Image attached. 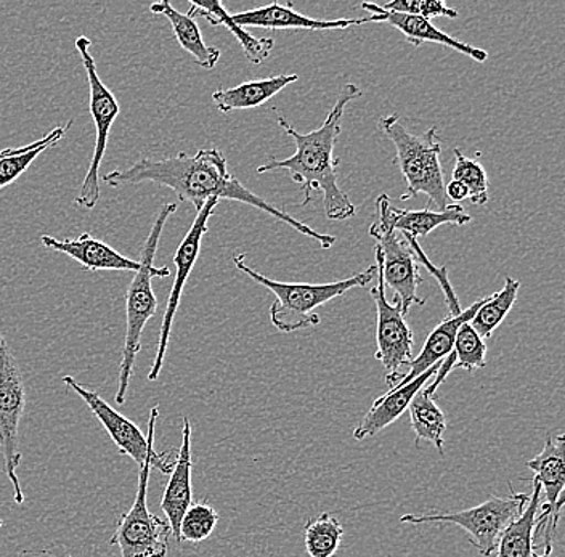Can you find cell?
Segmentation results:
<instances>
[{
  "label": "cell",
  "instance_id": "obj_32",
  "mask_svg": "<svg viewBox=\"0 0 565 557\" xmlns=\"http://www.w3.org/2000/svg\"><path fill=\"white\" fill-rule=\"evenodd\" d=\"M217 511L210 503H193L180 522V543H201L211 537L217 527Z\"/></svg>",
  "mask_w": 565,
  "mask_h": 557
},
{
  "label": "cell",
  "instance_id": "obj_34",
  "mask_svg": "<svg viewBox=\"0 0 565 557\" xmlns=\"http://www.w3.org/2000/svg\"><path fill=\"white\" fill-rule=\"evenodd\" d=\"M386 12L404 13V15L422 17L424 20L437 19H458L457 10L445 6L441 0H394L386 6H381Z\"/></svg>",
  "mask_w": 565,
  "mask_h": 557
},
{
  "label": "cell",
  "instance_id": "obj_31",
  "mask_svg": "<svg viewBox=\"0 0 565 557\" xmlns=\"http://www.w3.org/2000/svg\"><path fill=\"white\" fill-rule=\"evenodd\" d=\"M454 369L472 373L487 366V344L471 324L459 328L454 345Z\"/></svg>",
  "mask_w": 565,
  "mask_h": 557
},
{
  "label": "cell",
  "instance_id": "obj_25",
  "mask_svg": "<svg viewBox=\"0 0 565 557\" xmlns=\"http://www.w3.org/2000/svg\"><path fill=\"white\" fill-rule=\"evenodd\" d=\"M532 495L524 513L501 535L494 553L497 557H535L539 549L536 522H539L540 503H542V490L536 481L532 482Z\"/></svg>",
  "mask_w": 565,
  "mask_h": 557
},
{
  "label": "cell",
  "instance_id": "obj_30",
  "mask_svg": "<svg viewBox=\"0 0 565 557\" xmlns=\"http://www.w3.org/2000/svg\"><path fill=\"white\" fill-rule=\"evenodd\" d=\"M454 180L466 186L469 201L475 206H486L489 203V178L479 161L465 157L459 148H455Z\"/></svg>",
  "mask_w": 565,
  "mask_h": 557
},
{
  "label": "cell",
  "instance_id": "obj_11",
  "mask_svg": "<svg viewBox=\"0 0 565 557\" xmlns=\"http://www.w3.org/2000/svg\"><path fill=\"white\" fill-rule=\"evenodd\" d=\"M565 436H547L545 449L540 451L525 467L535 474L533 481L539 482L542 490L539 522H536V539H542L543 553L535 557H551L556 539L557 525L563 517L565 489Z\"/></svg>",
  "mask_w": 565,
  "mask_h": 557
},
{
  "label": "cell",
  "instance_id": "obj_1",
  "mask_svg": "<svg viewBox=\"0 0 565 557\" xmlns=\"http://www.w3.org/2000/svg\"><path fill=\"white\" fill-rule=\"evenodd\" d=\"M102 180L111 189L139 185V183L168 186L182 203L193 204L196 211H200L211 199L238 201L270 214L277 221L285 222L299 234L316 239L323 249H330L335 243V236L313 231L291 214L271 206L270 203L246 189L238 179L230 174L227 158L217 148H204L194 154L180 151L174 157L159 158V160L141 158L130 168L108 172Z\"/></svg>",
  "mask_w": 565,
  "mask_h": 557
},
{
  "label": "cell",
  "instance_id": "obj_27",
  "mask_svg": "<svg viewBox=\"0 0 565 557\" xmlns=\"http://www.w3.org/2000/svg\"><path fill=\"white\" fill-rule=\"evenodd\" d=\"M71 126H73V121L66 122L65 126L55 127L52 132H49L42 139L26 144V147L17 148L15 153L2 158L0 160V190L17 182L30 169V165L38 160L39 154L62 142Z\"/></svg>",
  "mask_w": 565,
  "mask_h": 557
},
{
  "label": "cell",
  "instance_id": "obj_7",
  "mask_svg": "<svg viewBox=\"0 0 565 557\" xmlns=\"http://www.w3.org/2000/svg\"><path fill=\"white\" fill-rule=\"evenodd\" d=\"M530 495L515 493L508 496H490L486 502L457 513L405 514L402 524H454L468 534L469 542L483 557L497 553L501 535L524 513Z\"/></svg>",
  "mask_w": 565,
  "mask_h": 557
},
{
  "label": "cell",
  "instance_id": "obj_9",
  "mask_svg": "<svg viewBox=\"0 0 565 557\" xmlns=\"http://www.w3.org/2000/svg\"><path fill=\"white\" fill-rule=\"evenodd\" d=\"M24 408L26 387L23 376L0 328V450L17 504L24 503V493L18 479V467L23 458L20 450V425Z\"/></svg>",
  "mask_w": 565,
  "mask_h": 557
},
{
  "label": "cell",
  "instance_id": "obj_28",
  "mask_svg": "<svg viewBox=\"0 0 565 557\" xmlns=\"http://www.w3.org/2000/svg\"><path fill=\"white\" fill-rule=\"evenodd\" d=\"M519 288L521 283L512 277H504V287L501 291L494 292L492 298H486L483 304L479 307L476 315L472 317L471 324L483 341L492 338L494 330L500 326L511 312L512 306L518 301Z\"/></svg>",
  "mask_w": 565,
  "mask_h": 557
},
{
  "label": "cell",
  "instance_id": "obj_24",
  "mask_svg": "<svg viewBox=\"0 0 565 557\" xmlns=\"http://www.w3.org/2000/svg\"><path fill=\"white\" fill-rule=\"evenodd\" d=\"M186 15L192 19H204L210 21L212 26H225L236 38L238 44L242 45L246 58L253 65H260L265 60L270 56L271 51L275 49V39L271 38H256L247 33L245 28L238 26L232 20V13L225 10L222 2H192Z\"/></svg>",
  "mask_w": 565,
  "mask_h": 557
},
{
  "label": "cell",
  "instance_id": "obj_21",
  "mask_svg": "<svg viewBox=\"0 0 565 557\" xmlns=\"http://www.w3.org/2000/svg\"><path fill=\"white\" fill-rule=\"evenodd\" d=\"M483 301H486V298L480 299L476 304L462 310L459 315L447 317L444 322L437 324L433 333H430L426 342H424L423 351L409 363V369L405 373L404 379L395 387L405 386L409 381L419 378L427 369L433 368L434 365H439V363L444 362V360L454 352L455 340H457L459 328L465 323L471 322L472 317L476 315L477 310L483 304ZM392 389H394V387H392Z\"/></svg>",
  "mask_w": 565,
  "mask_h": 557
},
{
  "label": "cell",
  "instance_id": "obj_10",
  "mask_svg": "<svg viewBox=\"0 0 565 557\" xmlns=\"http://www.w3.org/2000/svg\"><path fill=\"white\" fill-rule=\"evenodd\" d=\"M374 256H376L377 285L370 291L377 312V351L374 357L380 360L381 365L386 369V383L388 389H392L404 379V368L412 363L415 338H413L412 328L406 323V315L402 312L401 299L397 296L394 302H388L386 299L383 256L377 246H374Z\"/></svg>",
  "mask_w": 565,
  "mask_h": 557
},
{
  "label": "cell",
  "instance_id": "obj_4",
  "mask_svg": "<svg viewBox=\"0 0 565 557\" xmlns=\"http://www.w3.org/2000/svg\"><path fill=\"white\" fill-rule=\"evenodd\" d=\"M380 129L394 143L395 164L401 169L406 183L402 201L415 200L418 195L427 196L426 210H447L444 169H441V147L437 137V127L415 136L401 122L397 115L383 116Z\"/></svg>",
  "mask_w": 565,
  "mask_h": 557
},
{
  "label": "cell",
  "instance_id": "obj_18",
  "mask_svg": "<svg viewBox=\"0 0 565 557\" xmlns=\"http://www.w3.org/2000/svg\"><path fill=\"white\" fill-rule=\"evenodd\" d=\"M41 243L44 248L73 257L87 271L116 270L136 274L140 269L137 260L122 256L121 253L100 239L94 238L87 232L74 239H58L51 235H42Z\"/></svg>",
  "mask_w": 565,
  "mask_h": 557
},
{
  "label": "cell",
  "instance_id": "obj_6",
  "mask_svg": "<svg viewBox=\"0 0 565 557\" xmlns=\"http://www.w3.org/2000/svg\"><path fill=\"white\" fill-rule=\"evenodd\" d=\"M172 451L153 453L140 468L139 489L132 507L119 517L115 535L109 543L118 546L121 557H166L172 532L169 522L148 510V481L151 468L171 474L174 461L169 460Z\"/></svg>",
  "mask_w": 565,
  "mask_h": 557
},
{
  "label": "cell",
  "instance_id": "obj_38",
  "mask_svg": "<svg viewBox=\"0 0 565 557\" xmlns=\"http://www.w3.org/2000/svg\"><path fill=\"white\" fill-rule=\"evenodd\" d=\"M65 557H73V556H71V555H66Z\"/></svg>",
  "mask_w": 565,
  "mask_h": 557
},
{
  "label": "cell",
  "instance_id": "obj_5",
  "mask_svg": "<svg viewBox=\"0 0 565 557\" xmlns=\"http://www.w3.org/2000/svg\"><path fill=\"white\" fill-rule=\"evenodd\" d=\"M236 269L242 270L250 280L277 296V301L270 307V322L280 333L289 334L295 331L309 330L320 323V315L313 313L317 307L333 301L353 288L369 287L376 275V264L362 274L353 275L345 280L327 285H300L275 281L259 271L250 269L243 254L233 257Z\"/></svg>",
  "mask_w": 565,
  "mask_h": 557
},
{
  "label": "cell",
  "instance_id": "obj_16",
  "mask_svg": "<svg viewBox=\"0 0 565 557\" xmlns=\"http://www.w3.org/2000/svg\"><path fill=\"white\" fill-rule=\"evenodd\" d=\"M192 422L190 419L183 418L182 428V446H180L179 454L172 468L171 478L166 485L164 495L161 499V510L168 517L169 527L175 542L180 545V522L183 514L186 513L193 504V486H192Z\"/></svg>",
  "mask_w": 565,
  "mask_h": 557
},
{
  "label": "cell",
  "instance_id": "obj_19",
  "mask_svg": "<svg viewBox=\"0 0 565 557\" xmlns=\"http://www.w3.org/2000/svg\"><path fill=\"white\" fill-rule=\"evenodd\" d=\"M439 366L440 363L427 369L419 378L409 381L405 386L388 389L384 396L377 397L373 405H371L369 414L365 415V418L362 419V422L353 431V439H369V437L377 436L388 426L394 425L408 410L413 397L436 376V373L439 372Z\"/></svg>",
  "mask_w": 565,
  "mask_h": 557
},
{
  "label": "cell",
  "instance_id": "obj_20",
  "mask_svg": "<svg viewBox=\"0 0 565 557\" xmlns=\"http://www.w3.org/2000/svg\"><path fill=\"white\" fill-rule=\"evenodd\" d=\"M377 216L384 218L395 232L413 236V238H424L436 231L440 225H466L472 221V217L458 204H451L445 211H408L397 210L392 206L391 199L383 193L376 200Z\"/></svg>",
  "mask_w": 565,
  "mask_h": 557
},
{
  "label": "cell",
  "instance_id": "obj_29",
  "mask_svg": "<svg viewBox=\"0 0 565 557\" xmlns=\"http://www.w3.org/2000/svg\"><path fill=\"white\" fill-rule=\"evenodd\" d=\"M342 538L344 527L331 513L317 514L303 527V542L310 557H334Z\"/></svg>",
  "mask_w": 565,
  "mask_h": 557
},
{
  "label": "cell",
  "instance_id": "obj_13",
  "mask_svg": "<svg viewBox=\"0 0 565 557\" xmlns=\"http://www.w3.org/2000/svg\"><path fill=\"white\" fill-rule=\"evenodd\" d=\"M370 235L376 239L374 246L380 248L383 256L384 285L401 299L404 315H408L413 306H426V299L418 296L419 285L423 283L419 266L404 236L397 235V232L380 216L377 222L371 225Z\"/></svg>",
  "mask_w": 565,
  "mask_h": 557
},
{
  "label": "cell",
  "instance_id": "obj_2",
  "mask_svg": "<svg viewBox=\"0 0 565 557\" xmlns=\"http://www.w3.org/2000/svg\"><path fill=\"white\" fill-rule=\"evenodd\" d=\"M363 92L356 84L348 83L342 87L334 107L328 113L323 125L309 133H300L288 119L278 116V126L286 136L295 140L296 153L286 160L270 158V161L257 168V174L271 171H288L292 182L299 183L307 206L312 201V193L323 196L324 214L331 221H348L356 214L348 193L339 186L335 174L334 147L341 136L342 116L351 101L362 97Z\"/></svg>",
  "mask_w": 565,
  "mask_h": 557
},
{
  "label": "cell",
  "instance_id": "obj_8",
  "mask_svg": "<svg viewBox=\"0 0 565 557\" xmlns=\"http://www.w3.org/2000/svg\"><path fill=\"white\" fill-rule=\"evenodd\" d=\"M90 39L86 36L76 39V49L79 52L84 69H86L87 74L88 90H90L88 109H90L92 121H94L95 126L94 153H92L86 178H84L83 185H81L76 200H74V204L77 207L86 211L95 210L98 200H100V178H98V172H100L106 147H108L109 132H111V127L115 125L119 113H121L118 98L100 79L97 63H95L94 55L90 54Z\"/></svg>",
  "mask_w": 565,
  "mask_h": 557
},
{
  "label": "cell",
  "instance_id": "obj_37",
  "mask_svg": "<svg viewBox=\"0 0 565 557\" xmlns=\"http://www.w3.org/2000/svg\"><path fill=\"white\" fill-rule=\"evenodd\" d=\"M2 527H3V521L0 519V528H2Z\"/></svg>",
  "mask_w": 565,
  "mask_h": 557
},
{
  "label": "cell",
  "instance_id": "obj_33",
  "mask_svg": "<svg viewBox=\"0 0 565 557\" xmlns=\"http://www.w3.org/2000/svg\"><path fill=\"white\" fill-rule=\"evenodd\" d=\"M402 236H404L405 242L408 243L409 249H412L413 256H415L416 264H418V266H423L424 270L429 271V274L439 281L441 291H444L445 302H447L448 310H450V317L459 315V313L462 312V309L461 306H459L457 292H455L450 280H448L447 267H440V269H437V267L430 263L429 257L424 253L422 246H419L418 239L405 234H402Z\"/></svg>",
  "mask_w": 565,
  "mask_h": 557
},
{
  "label": "cell",
  "instance_id": "obj_14",
  "mask_svg": "<svg viewBox=\"0 0 565 557\" xmlns=\"http://www.w3.org/2000/svg\"><path fill=\"white\" fill-rule=\"evenodd\" d=\"M221 201L211 199L206 201L203 207L198 211V216L194 218L189 234L180 243L174 256L175 264V280L172 283L171 292H169L168 306H166L164 317H162L161 333H159L157 357H154L153 366L148 373V381H157L161 375L162 365H164L166 352H168L169 340H171L172 324H174L177 309L182 299L183 288H185L186 280L192 274L194 264H196L198 256L201 251V243H203L204 235L207 234V224L214 214L215 207L218 206Z\"/></svg>",
  "mask_w": 565,
  "mask_h": 557
},
{
  "label": "cell",
  "instance_id": "obj_35",
  "mask_svg": "<svg viewBox=\"0 0 565 557\" xmlns=\"http://www.w3.org/2000/svg\"><path fill=\"white\" fill-rule=\"evenodd\" d=\"M445 193H447L448 201H455V203H459V201L468 200L469 193L466 190L465 185H461L459 182H455L451 180L448 185H445Z\"/></svg>",
  "mask_w": 565,
  "mask_h": 557
},
{
  "label": "cell",
  "instance_id": "obj_22",
  "mask_svg": "<svg viewBox=\"0 0 565 557\" xmlns=\"http://www.w3.org/2000/svg\"><path fill=\"white\" fill-rule=\"evenodd\" d=\"M299 79L298 74H278L259 81H247L232 89H217L212 94V101L221 113H233L238 109L263 107L268 100L280 94Z\"/></svg>",
  "mask_w": 565,
  "mask_h": 557
},
{
  "label": "cell",
  "instance_id": "obj_36",
  "mask_svg": "<svg viewBox=\"0 0 565 557\" xmlns=\"http://www.w3.org/2000/svg\"><path fill=\"white\" fill-rule=\"evenodd\" d=\"M17 148H6V150L0 151V160L2 158L9 157V154L15 153Z\"/></svg>",
  "mask_w": 565,
  "mask_h": 557
},
{
  "label": "cell",
  "instance_id": "obj_26",
  "mask_svg": "<svg viewBox=\"0 0 565 557\" xmlns=\"http://www.w3.org/2000/svg\"><path fill=\"white\" fill-rule=\"evenodd\" d=\"M436 390L426 386L413 397L409 404V419H412V429L416 436V447L419 442H430L440 454L445 449V431H447V419L439 405L436 404Z\"/></svg>",
  "mask_w": 565,
  "mask_h": 557
},
{
  "label": "cell",
  "instance_id": "obj_12",
  "mask_svg": "<svg viewBox=\"0 0 565 557\" xmlns=\"http://www.w3.org/2000/svg\"><path fill=\"white\" fill-rule=\"evenodd\" d=\"M62 381L70 389H73L77 396L83 398L88 410L102 422L105 431L108 432L113 442L118 447L119 453L129 457L134 463L139 464V468L143 467L148 457L157 453V451H154V431H157V422L159 419L158 407H153V410L150 411L148 433L145 436L136 422L130 421L129 418L119 414L111 405L106 404L105 398L98 396L94 390L87 389L83 384L77 383L73 376H63Z\"/></svg>",
  "mask_w": 565,
  "mask_h": 557
},
{
  "label": "cell",
  "instance_id": "obj_15",
  "mask_svg": "<svg viewBox=\"0 0 565 557\" xmlns=\"http://www.w3.org/2000/svg\"><path fill=\"white\" fill-rule=\"evenodd\" d=\"M360 7L371 13L370 17H366L369 23L391 24L392 28L401 31L406 41L415 45V47H419V45L426 44V42H433V44L444 45V47L469 56V58L475 60L477 63L487 62V58H489V52L465 44L459 39L448 36L439 28L434 26L430 20H424L422 17L404 15V13L386 12L377 3H362Z\"/></svg>",
  "mask_w": 565,
  "mask_h": 557
},
{
  "label": "cell",
  "instance_id": "obj_23",
  "mask_svg": "<svg viewBox=\"0 0 565 557\" xmlns=\"http://www.w3.org/2000/svg\"><path fill=\"white\" fill-rule=\"evenodd\" d=\"M150 10L154 15H162L168 19L169 23H171L175 41L179 42L183 51L189 52L193 56L196 65L204 69L215 68L218 60H221V51L217 47H211V45L204 42L196 20L186 15V13H180L168 0L151 3Z\"/></svg>",
  "mask_w": 565,
  "mask_h": 557
},
{
  "label": "cell",
  "instance_id": "obj_17",
  "mask_svg": "<svg viewBox=\"0 0 565 557\" xmlns=\"http://www.w3.org/2000/svg\"><path fill=\"white\" fill-rule=\"evenodd\" d=\"M238 26L264 28V30H307V31H333L348 30L369 23L366 19L316 20L302 15L292 9V3H270L259 9L246 10V12L232 15Z\"/></svg>",
  "mask_w": 565,
  "mask_h": 557
},
{
  "label": "cell",
  "instance_id": "obj_3",
  "mask_svg": "<svg viewBox=\"0 0 565 557\" xmlns=\"http://www.w3.org/2000/svg\"><path fill=\"white\" fill-rule=\"evenodd\" d=\"M174 203L166 204L154 218L150 235L145 239L140 253V269L134 275L132 283L129 285L126 296V340H124L121 365H119L118 393L116 404H126L127 390H129L130 378H132L134 365L137 355L141 351V336L145 326L157 315L158 299L153 291L154 277L168 278L171 275L169 267L154 266V257L161 242L162 232L172 214H175Z\"/></svg>",
  "mask_w": 565,
  "mask_h": 557
}]
</instances>
